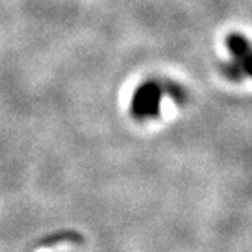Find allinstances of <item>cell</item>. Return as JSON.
I'll return each mask as SVG.
<instances>
[{
  "mask_svg": "<svg viewBox=\"0 0 252 252\" xmlns=\"http://www.w3.org/2000/svg\"><path fill=\"white\" fill-rule=\"evenodd\" d=\"M163 87L161 82L149 79L138 85L131 100L129 111L131 116L138 120H149L157 119L161 113V103H163Z\"/></svg>",
  "mask_w": 252,
  "mask_h": 252,
  "instance_id": "6da1fadb",
  "label": "cell"
},
{
  "mask_svg": "<svg viewBox=\"0 0 252 252\" xmlns=\"http://www.w3.org/2000/svg\"><path fill=\"white\" fill-rule=\"evenodd\" d=\"M226 47L229 49L232 60L251 64V44L242 33H231L226 37Z\"/></svg>",
  "mask_w": 252,
  "mask_h": 252,
  "instance_id": "7a4b0ae2",
  "label": "cell"
},
{
  "mask_svg": "<svg viewBox=\"0 0 252 252\" xmlns=\"http://www.w3.org/2000/svg\"><path fill=\"white\" fill-rule=\"evenodd\" d=\"M223 75L231 81H242L249 76V64L240 63L237 60L225 61L220 65Z\"/></svg>",
  "mask_w": 252,
  "mask_h": 252,
  "instance_id": "3957f363",
  "label": "cell"
},
{
  "mask_svg": "<svg viewBox=\"0 0 252 252\" xmlns=\"http://www.w3.org/2000/svg\"><path fill=\"white\" fill-rule=\"evenodd\" d=\"M161 87H163V93L167 94L175 103L183 105V103L187 102V92H186V88L181 87L179 84L172 82V81H166V82L161 84Z\"/></svg>",
  "mask_w": 252,
  "mask_h": 252,
  "instance_id": "277c9868",
  "label": "cell"
}]
</instances>
